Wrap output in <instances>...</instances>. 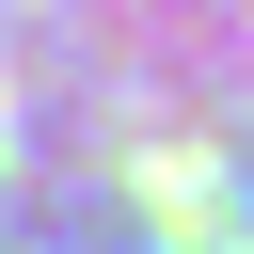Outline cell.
Returning <instances> with one entry per match:
<instances>
[{
	"instance_id": "1",
	"label": "cell",
	"mask_w": 254,
	"mask_h": 254,
	"mask_svg": "<svg viewBox=\"0 0 254 254\" xmlns=\"http://www.w3.org/2000/svg\"><path fill=\"white\" fill-rule=\"evenodd\" d=\"M0 254H254V0H0Z\"/></svg>"
}]
</instances>
